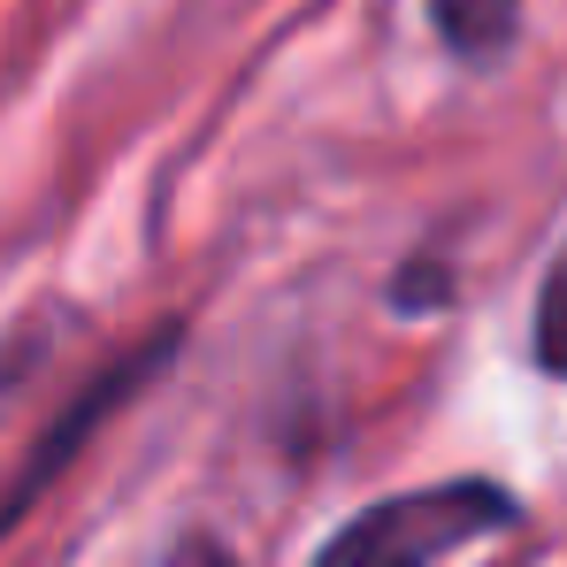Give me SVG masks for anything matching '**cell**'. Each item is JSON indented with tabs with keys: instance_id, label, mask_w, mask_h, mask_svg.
<instances>
[{
	"instance_id": "1",
	"label": "cell",
	"mask_w": 567,
	"mask_h": 567,
	"mask_svg": "<svg viewBox=\"0 0 567 567\" xmlns=\"http://www.w3.org/2000/svg\"><path fill=\"white\" fill-rule=\"evenodd\" d=\"M522 522V498L506 483H483V475H461V483H422V491H391L377 506H361L322 553L315 567H430L445 553H461L475 537H498Z\"/></svg>"
},
{
	"instance_id": "2",
	"label": "cell",
	"mask_w": 567,
	"mask_h": 567,
	"mask_svg": "<svg viewBox=\"0 0 567 567\" xmlns=\"http://www.w3.org/2000/svg\"><path fill=\"white\" fill-rule=\"evenodd\" d=\"M430 23L453 62H498L522 39V0H430Z\"/></svg>"
},
{
	"instance_id": "3",
	"label": "cell",
	"mask_w": 567,
	"mask_h": 567,
	"mask_svg": "<svg viewBox=\"0 0 567 567\" xmlns=\"http://www.w3.org/2000/svg\"><path fill=\"white\" fill-rule=\"evenodd\" d=\"M537 369L567 383V246L553 254V269L537 284Z\"/></svg>"
}]
</instances>
